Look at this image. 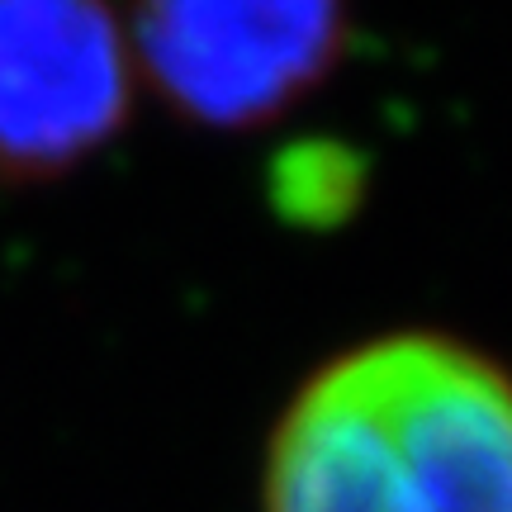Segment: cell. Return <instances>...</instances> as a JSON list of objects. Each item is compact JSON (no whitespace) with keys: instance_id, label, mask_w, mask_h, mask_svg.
Masks as SVG:
<instances>
[{"instance_id":"obj_1","label":"cell","mask_w":512,"mask_h":512,"mask_svg":"<svg viewBox=\"0 0 512 512\" xmlns=\"http://www.w3.org/2000/svg\"><path fill=\"white\" fill-rule=\"evenodd\" d=\"M261 512H512V370L427 328L337 351L275 418Z\"/></svg>"},{"instance_id":"obj_2","label":"cell","mask_w":512,"mask_h":512,"mask_svg":"<svg viewBox=\"0 0 512 512\" xmlns=\"http://www.w3.org/2000/svg\"><path fill=\"white\" fill-rule=\"evenodd\" d=\"M356 0H128L133 72L200 133H261L294 114L351 48Z\"/></svg>"},{"instance_id":"obj_3","label":"cell","mask_w":512,"mask_h":512,"mask_svg":"<svg viewBox=\"0 0 512 512\" xmlns=\"http://www.w3.org/2000/svg\"><path fill=\"white\" fill-rule=\"evenodd\" d=\"M133 105L110 0H0V195L67 181L133 124Z\"/></svg>"},{"instance_id":"obj_4","label":"cell","mask_w":512,"mask_h":512,"mask_svg":"<svg viewBox=\"0 0 512 512\" xmlns=\"http://www.w3.org/2000/svg\"><path fill=\"white\" fill-rule=\"evenodd\" d=\"M271 209L294 228H337L366 195V157L332 138L290 143L271 162Z\"/></svg>"}]
</instances>
